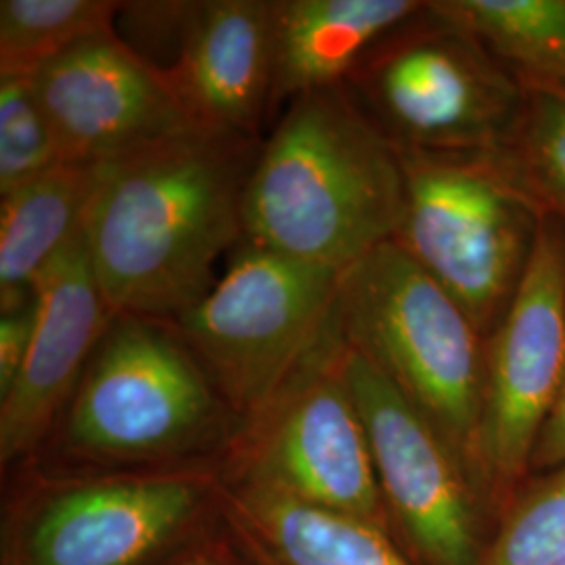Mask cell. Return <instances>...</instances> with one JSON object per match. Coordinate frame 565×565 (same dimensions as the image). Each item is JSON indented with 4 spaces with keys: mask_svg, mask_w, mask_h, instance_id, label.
<instances>
[{
    "mask_svg": "<svg viewBox=\"0 0 565 565\" xmlns=\"http://www.w3.org/2000/svg\"><path fill=\"white\" fill-rule=\"evenodd\" d=\"M559 467H565V375L534 446L532 473H546Z\"/></svg>",
    "mask_w": 565,
    "mask_h": 565,
    "instance_id": "obj_24",
    "label": "cell"
},
{
    "mask_svg": "<svg viewBox=\"0 0 565 565\" xmlns=\"http://www.w3.org/2000/svg\"><path fill=\"white\" fill-rule=\"evenodd\" d=\"M32 84L61 162H111L198 128L162 70L116 32L76 44Z\"/></svg>",
    "mask_w": 565,
    "mask_h": 565,
    "instance_id": "obj_11",
    "label": "cell"
},
{
    "mask_svg": "<svg viewBox=\"0 0 565 565\" xmlns=\"http://www.w3.org/2000/svg\"><path fill=\"white\" fill-rule=\"evenodd\" d=\"M345 350L333 310L291 375L239 422L228 443V476L387 527L369 436L345 380Z\"/></svg>",
    "mask_w": 565,
    "mask_h": 565,
    "instance_id": "obj_7",
    "label": "cell"
},
{
    "mask_svg": "<svg viewBox=\"0 0 565 565\" xmlns=\"http://www.w3.org/2000/svg\"><path fill=\"white\" fill-rule=\"evenodd\" d=\"M343 273L243 239L223 277L170 321L239 419L263 406L319 342Z\"/></svg>",
    "mask_w": 565,
    "mask_h": 565,
    "instance_id": "obj_8",
    "label": "cell"
},
{
    "mask_svg": "<svg viewBox=\"0 0 565 565\" xmlns=\"http://www.w3.org/2000/svg\"><path fill=\"white\" fill-rule=\"evenodd\" d=\"M34 335L11 390L0 398V459L39 450L60 422L116 312L90 263L84 221L36 282Z\"/></svg>",
    "mask_w": 565,
    "mask_h": 565,
    "instance_id": "obj_12",
    "label": "cell"
},
{
    "mask_svg": "<svg viewBox=\"0 0 565 565\" xmlns=\"http://www.w3.org/2000/svg\"><path fill=\"white\" fill-rule=\"evenodd\" d=\"M564 375L565 226L546 216L520 289L486 338L478 492L499 520L532 478Z\"/></svg>",
    "mask_w": 565,
    "mask_h": 565,
    "instance_id": "obj_9",
    "label": "cell"
},
{
    "mask_svg": "<svg viewBox=\"0 0 565 565\" xmlns=\"http://www.w3.org/2000/svg\"><path fill=\"white\" fill-rule=\"evenodd\" d=\"M263 139L193 128L102 163L84 233L116 315L177 321L245 239L243 205Z\"/></svg>",
    "mask_w": 565,
    "mask_h": 565,
    "instance_id": "obj_1",
    "label": "cell"
},
{
    "mask_svg": "<svg viewBox=\"0 0 565 565\" xmlns=\"http://www.w3.org/2000/svg\"><path fill=\"white\" fill-rule=\"evenodd\" d=\"M231 417L174 323L116 315L65 406L63 443L97 463L162 461L223 436Z\"/></svg>",
    "mask_w": 565,
    "mask_h": 565,
    "instance_id": "obj_6",
    "label": "cell"
},
{
    "mask_svg": "<svg viewBox=\"0 0 565 565\" xmlns=\"http://www.w3.org/2000/svg\"><path fill=\"white\" fill-rule=\"evenodd\" d=\"M401 151L348 84L287 103L247 182L245 239L345 273L403 223Z\"/></svg>",
    "mask_w": 565,
    "mask_h": 565,
    "instance_id": "obj_2",
    "label": "cell"
},
{
    "mask_svg": "<svg viewBox=\"0 0 565 565\" xmlns=\"http://www.w3.org/2000/svg\"><path fill=\"white\" fill-rule=\"evenodd\" d=\"M562 565H565V562H564V564H562Z\"/></svg>",
    "mask_w": 565,
    "mask_h": 565,
    "instance_id": "obj_26",
    "label": "cell"
},
{
    "mask_svg": "<svg viewBox=\"0 0 565 565\" xmlns=\"http://www.w3.org/2000/svg\"><path fill=\"white\" fill-rule=\"evenodd\" d=\"M124 2L2 0L0 76L34 78L76 44L116 32Z\"/></svg>",
    "mask_w": 565,
    "mask_h": 565,
    "instance_id": "obj_19",
    "label": "cell"
},
{
    "mask_svg": "<svg viewBox=\"0 0 565 565\" xmlns=\"http://www.w3.org/2000/svg\"><path fill=\"white\" fill-rule=\"evenodd\" d=\"M163 74L198 128L263 139L275 86L273 0L195 2Z\"/></svg>",
    "mask_w": 565,
    "mask_h": 565,
    "instance_id": "obj_14",
    "label": "cell"
},
{
    "mask_svg": "<svg viewBox=\"0 0 565 565\" xmlns=\"http://www.w3.org/2000/svg\"><path fill=\"white\" fill-rule=\"evenodd\" d=\"M243 539L264 565H411L387 527L258 482L224 492Z\"/></svg>",
    "mask_w": 565,
    "mask_h": 565,
    "instance_id": "obj_16",
    "label": "cell"
},
{
    "mask_svg": "<svg viewBox=\"0 0 565 565\" xmlns=\"http://www.w3.org/2000/svg\"><path fill=\"white\" fill-rule=\"evenodd\" d=\"M335 319L348 345L438 429L478 490L486 335L461 303L387 242L343 273Z\"/></svg>",
    "mask_w": 565,
    "mask_h": 565,
    "instance_id": "obj_3",
    "label": "cell"
},
{
    "mask_svg": "<svg viewBox=\"0 0 565 565\" xmlns=\"http://www.w3.org/2000/svg\"><path fill=\"white\" fill-rule=\"evenodd\" d=\"M102 163L60 162L0 198V312L30 302L44 268L81 228Z\"/></svg>",
    "mask_w": 565,
    "mask_h": 565,
    "instance_id": "obj_17",
    "label": "cell"
},
{
    "mask_svg": "<svg viewBox=\"0 0 565 565\" xmlns=\"http://www.w3.org/2000/svg\"><path fill=\"white\" fill-rule=\"evenodd\" d=\"M186 565H212V564H205V562H198V564H186Z\"/></svg>",
    "mask_w": 565,
    "mask_h": 565,
    "instance_id": "obj_25",
    "label": "cell"
},
{
    "mask_svg": "<svg viewBox=\"0 0 565 565\" xmlns=\"http://www.w3.org/2000/svg\"><path fill=\"white\" fill-rule=\"evenodd\" d=\"M511 67L525 88L565 99V0H431Z\"/></svg>",
    "mask_w": 565,
    "mask_h": 565,
    "instance_id": "obj_18",
    "label": "cell"
},
{
    "mask_svg": "<svg viewBox=\"0 0 565 565\" xmlns=\"http://www.w3.org/2000/svg\"><path fill=\"white\" fill-rule=\"evenodd\" d=\"M193 478L142 476L72 486L49 499L25 539L28 565H141L200 505Z\"/></svg>",
    "mask_w": 565,
    "mask_h": 565,
    "instance_id": "obj_13",
    "label": "cell"
},
{
    "mask_svg": "<svg viewBox=\"0 0 565 565\" xmlns=\"http://www.w3.org/2000/svg\"><path fill=\"white\" fill-rule=\"evenodd\" d=\"M401 158L404 214L392 242L488 338L520 289L545 212L497 151H401Z\"/></svg>",
    "mask_w": 565,
    "mask_h": 565,
    "instance_id": "obj_5",
    "label": "cell"
},
{
    "mask_svg": "<svg viewBox=\"0 0 565 565\" xmlns=\"http://www.w3.org/2000/svg\"><path fill=\"white\" fill-rule=\"evenodd\" d=\"M425 0H273L275 111L306 93L345 84L373 44Z\"/></svg>",
    "mask_w": 565,
    "mask_h": 565,
    "instance_id": "obj_15",
    "label": "cell"
},
{
    "mask_svg": "<svg viewBox=\"0 0 565 565\" xmlns=\"http://www.w3.org/2000/svg\"><path fill=\"white\" fill-rule=\"evenodd\" d=\"M36 324V294L20 308L0 312V398L11 390L25 363Z\"/></svg>",
    "mask_w": 565,
    "mask_h": 565,
    "instance_id": "obj_23",
    "label": "cell"
},
{
    "mask_svg": "<svg viewBox=\"0 0 565 565\" xmlns=\"http://www.w3.org/2000/svg\"><path fill=\"white\" fill-rule=\"evenodd\" d=\"M545 216L565 226V99L525 88L524 111L497 151Z\"/></svg>",
    "mask_w": 565,
    "mask_h": 565,
    "instance_id": "obj_20",
    "label": "cell"
},
{
    "mask_svg": "<svg viewBox=\"0 0 565 565\" xmlns=\"http://www.w3.org/2000/svg\"><path fill=\"white\" fill-rule=\"evenodd\" d=\"M565 562V467L530 478L499 520L480 565H562Z\"/></svg>",
    "mask_w": 565,
    "mask_h": 565,
    "instance_id": "obj_21",
    "label": "cell"
},
{
    "mask_svg": "<svg viewBox=\"0 0 565 565\" xmlns=\"http://www.w3.org/2000/svg\"><path fill=\"white\" fill-rule=\"evenodd\" d=\"M345 84L398 151L494 153L524 111L522 81L431 0L375 42Z\"/></svg>",
    "mask_w": 565,
    "mask_h": 565,
    "instance_id": "obj_4",
    "label": "cell"
},
{
    "mask_svg": "<svg viewBox=\"0 0 565 565\" xmlns=\"http://www.w3.org/2000/svg\"><path fill=\"white\" fill-rule=\"evenodd\" d=\"M60 162L32 78L0 76V198Z\"/></svg>",
    "mask_w": 565,
    "mask_h": 565,
    "instance_id": "obj_22",
    "label": "cell"
},
{
    "mask_svg": "<svg viewBox=\"0 0 565 565\" xmlns=\"http://www.w3.org/2000/svg\"><path fill=\"white\" fill-rule=\"evenodd\" d=\"M343 366L387 513L415 555L424 565H480L484 503L459 457L380 366L350 345Z\"/></svg>",
    "mask_w": 565,
    "mask_h": 565,
    "instance_id": "obj_10",
    "label": "cell"
}]
</instances>
